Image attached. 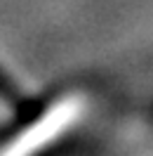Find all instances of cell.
<instances>
[{"mask_svg": "<svg viewBox=\"0 0 153 156\" xmlns=\"http://www.w3.org/2000/svg\"><path fill=\"white\" fill-rule=\"evenodd\" d=\"M0 92H2V95H10V92H12V90H10V85H7L5 80H2V76H0Z\"/></svg>", "mask_w": 153, "mask_h": 156, "instance_id": "6da1fadb", "label": "cell"}]
</instances>
